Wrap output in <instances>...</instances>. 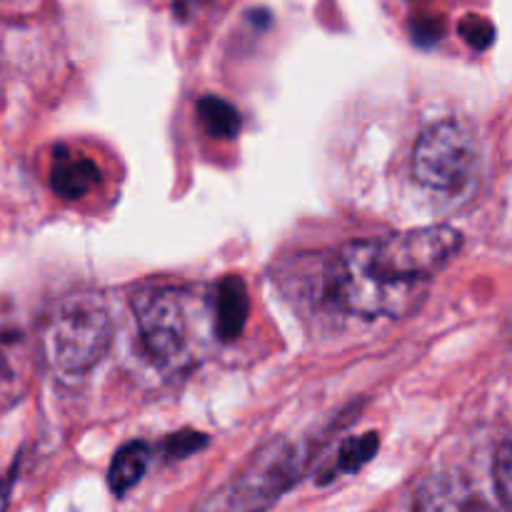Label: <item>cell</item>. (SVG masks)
Returning <instances> with one entry per match:
<instances>
[{
	"label": "cell",
	"mask_w": 512,
	"mask_h": 512,
	"mask_svg": "<svg viewBox=\"0 0 512 512\" xmlns=\"http://www.w3.org/2000/svg\"><path fill=\"white\" fill-rule=\"evenodd\" d=\"M113 345V318L93 290L63 295L43 325V353L55 370L83 375L103 363Z\"/></svg>",
	"instance_id": "6da1fadb"
},
{
	"label": "cell",
	"mask_w": 512,
	"mask_h": 512,
	"mask_svg": "<svg viewBox=\"0 0 512 512\" xmlns=\"http://www.w3.org/2000/svg\"><path fill=\"white\" fill-rule=\"evenodd\" d=\"M463 248V235L450 225L405 230L385 240H360L370 270L393 283L430 285Z\"/></svg>",
	"instance_id": "7a4b0ae2"
},
{
	"label": "cell",
	"mask_w": 512,
	"mask_h": 512,
	"mask_svg": "<svg viewBox=\"0 0 512 512\" xmlns=\"http://www.w3.org/2000/svg\"><path fill=\"white\" fill-rule=\"evenodd\" d=\"M300 453L288 440L265 443L243 473L210 495L195 512H265L298 480Z\"/></svg>",
	"instance_id": "3957f363"
},
{
	"label": "cell",
	"mask_w": 512,
	"mask_h": 512,
	"mask_svg": "<svg viewBox=\"0 0 512 512\" xmlns=\"http://www.w3.org/2000/svg\"><path fill=\"white\" fill-rule=\"evenodd\" d=\"M335 275H338L340 310L363 318H403L415 313L428 295V285L393 283L380 278L365 263L360 243L348 245L335 258Z\"/></svg>",
	"instance_id": "277c9868"
},
{
	"label": "cell",
	"mask_w": 512,
	"mask_h": 512,
	"mask_svg": "<svg viewBox=\"0 0 512 512\" xmlns=\"http://www.w3.org/2000/svg\"><path fill=\"white\" fill-rule=\"evenodd\" d=\"M140 338L150 358L178 368L190 363L195 340V303L188 290L153 288L133 300Z\"/></svg>",
	"instance_id": "5b68a950"
},
{
	"label": "cell",
	"mask_w": 512,
	"mask_h": 512,
	"mask_svg": "<svg viewBox=\"0 0 512 512\" xmlns=\"http://www.w3.org/2000/svg\"><path fill=\"white\" fill-rule=\"evenodd\" d=\"M478 140L460 120H440L423 130L413 150V178L435 193L463 188L478 165Z\"/></svg>",
	"instance_id": "8992f818"
},
{
	"label": "cell",
	"mask_w": 512,
	"mask_h": 512,
	"mask_svg": "<svg viewBox=\"0 0 512 512\" xmlns=\"http://www.w3.org/2000/svg\"><path fill=\"white\" fill-rule=\"evenodd\" d=\"M415 512H495L493 505L458 475H430L415 493Z\"/></svg>",
	"instance_id": "52a82bcc"
},
{
	"label": "cell",
	"mask_w": 512,
	"mask_h": 512,
	"mask_svg": "<svg viewBox=\"0 0 512 512\" xmlns=\"http://www.w3.org/2000/svg\"><path fill=\"white\" fill-rule=\"evenodd\" d=\"M100 183V170L93 160L68 153L65 148L55 150L50 165V188L58 198L78 200L88 195Z\"/></svg>",
	"instance_id": "ba28073f"
},
{
	"label": "cell",
	"mask_w": 512,
	"mask_h": 512,
	"mask_svg": "<svg viewBox=\"0 0 512 512\" xmlns=\"http://www.w3.org/2000/svg\"><path fill=\"white\" fill-rule=\"evenodd\" d=\"M250 300L248 288L238 275H228L218 285V298H215V335L223 343L238 340L248 323Z\"/></svg>",
	"instance_id": "9c48e42d"
},
{
	"label": "cell",
	"mask_w": 512,
	"mask_h": 512,
	"mask_svg": "<svg viewBox=\"0 0 512 512\" xmlns=\"http://www.w3.org/2000/svg\"><path fill=\"white\" fill-rule=\"evenodd\" d=\"M150 463V450L145 443H128L115 453L108 468V485L115 495H125L140 483Z\"/></svg>",
	"instance_id": "30bf717a"
},
{
	"label": "cell",
	"mask_w": 512,
	"mask_h": 512,
	"mask_svg": "<svg viewBox=\"0 0 512 512\" xmlns=\"http://www.w3.org/2000/svg\"><path fill=\"white\" fill-rule=\"evenodd\" d=\"M198 118L203 128L208 130L210 138L218 140H233L238 138L240 128H243V118H240L238 108L230 105L228 100L215 98V95H205L198 103Z\"/></svg>",
	"instance_id": "8fae6325"
},
{
	"label": "cell",
	"mask_w": 512,
	"mask_h": 512,
	"mask_svg": "<svg viewBox=\"0 0 512 512\" xmlns=\"http://www.w3.org/2000/svg\"><path fill=\"white\" fill-rule=\"evenodd\" d=\"M28 388L23 360L15 353L13 340H0V410L10 408Z\"/></svg>",
	"instance_id": "7c38bea8"
},
{
	"label": "cell",
	"mask_w": 512,
	"mask_h": 512,
	"mask_svg": "<svg viewBox=\"0 0 512 512\" xmlns=\"http://www.w3.org/2000/svg\"><path fill=\"white\" fill-rule=\"evenodd\" d=\"M380 448V438L375 433L358 435V438H350L340 445L338 458H335V468L330 470V475L338 473H358L363 465H368L375 458Z\"/></svg>",
	"instance_id": "4fadbf2b"
},
{
	"label": "cell",
	"mask_w": 512,
	"mask_h": 512,
	"mask_svg": "<svg viewBox=\"0 0 512 512\" xmlns=\"http://www.w3.org/2000/svg\"><path fill=\"white\" fill-rule=\"evenodd\" d=\"M458 33L475 50H488L495 43V25L480 15H465L458 25Z\"/></svg>",
	"instance_id": "5bb4252c"
},
{
	"label": "cell",
	"mask_w": 512,
	"mask_h": 512,
	"mask_svg": "<svg viewBox=\"0 0 512 512\" xmlns=\"http://www.w3.org/2000/svg\"><path fill=\"white\" fill-rule=\"evenodd\" d=\"M495 490H498V500L503 512L510 510V483H512V450L510 440H503L498 448V458H495Z\"/></svg>",
	"instance_id": "9a60e30c"
},
{
	"label": "cell",
	"mask_w": 512,
	"mask_h": 512,
	"mask_svg": "<svg viewBox=\"0 0 512 512\" xmlns=\"http://www.w3.org/2000/svg\"><path fill=\"white\" fill-rule=\"evenodd\" d=\"M203 448H208V435L193 433V430H183V433H175L165 440V453L175 460L188 458Z\"/></svg>",
	"instance_id": "2e32d148"
},
{
	"label": "cell",
	"mask_w": 512,
	"mask_h": 512,
	"mask_svg": "<svg viewBox=\"0 0 512 512\" xmlns=\"http://www.w3.org/2000/svg\"><path fill=\"white\" fill-rule=\"evenodd\" d=\"M410 33L418 45H435L445 35V23L440 18H423L410 25Z\"/></svg>",
	"instance_id": "e0dca14e"
},
{
	"label": "cell",
	"mask_w": 512,
	"mask_h": 512,
	"mask_svg": "<svg viewBox=\"0 0 512 512\" xmlns=\"http://www.w3.org/2000/svg\"><path fill=\"white\" fill-rule=\"evenodd\" d=\"M15 478H18V463H15L13 468L8 470V475L0 480V512L8 510L10 495H13V488H15Z\"/></svg>",
	"instance_id": "ac0fdd59"
}]
</instances>
